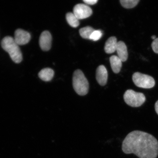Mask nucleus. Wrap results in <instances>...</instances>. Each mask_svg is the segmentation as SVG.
<instances>
[{
  "label": "nucleus",
  "instance_id": "9d476101",
  "mask_svg": "<svg viewBox=\"0 0 158 158\" xmlns=\"http://www.w3.org/2000/svg\"><path fill=\"white\" fill-rule=\"evenodd\" d=\"M116 51L118 56L121 59L122 62H124L127 60L128 56L127 47L123 41L118 42Z\"/></svg>",
  "mask_w": 158,
  "mask_h": 158
},
{
  "label": "nucleus",
  "instance_id": "0eeeda50",
  "mask_svg": "<svg viewBox=\"0 0 158 158\" xmlns=\"http://www.w3.org/2000/svg\"><path fill=\"white\" fill-rule=\"evenodd\" d=\"M52 37L49 31H45L41 33L39 38V45L42 50H50L52 44Z\"/></svg>",
  "mask_w": 158,
  "mask_h": 158
},
{
  "label": "nucleus",
  "instance_id": "f03ea898",
  "mask_svg": "<svg viewBox=\"0 0 158 158\" xmlns=\"http://www.w3.org/2000/svg\"><path fill=\"white\" fill-rule=\"evenodd\" d=\"M1 46L4 50L8 53L13 62L19 64L22 61L23 55L20 49L12 37H5L2 41Z\"/></svg>",
  "mask_w": 158,
  "mask_h": 158
},
{
  "label": "nucleus",
  "instance_id": "dca6fc26",
  "mask_svg": "<svg viewBox=\"0 0 158 158\" xmlns=\"http://www.w3.org/2000/svg\"><path fill=\"white\" fill-rule=\"evenodd\" d=\"M139 2V0H121L120 2L124 8L131 9L137 6Z\"/></svg>",
  "mask_w": 158,
  "mask_h": 158
},
{
  "label": "nucleus",
  "instance_id": "f8f14e48",
  "mask_svg": "<svg viewBox=\"0 0 158 158\" xmlns=\"http://www.w3.org/2000/svg\"><path fill=\"white\" fill-rule=\"evenodd\" d=\"M110 66L113 72L117 74L119 73L122 67V61L119 57L116 55H113L110 58Z\"/></svg>",
  "mask_w": 158,
  "mask_h": 158
},
{
  "label": "nucleus",
  "instance_id": "2eb2a0df",
  "mask_svg": "<svg viewBox=\"0 0 158 158\" xmlns=\"http://www.w3.org/2000/svg\"><path fill=\"white\" fill-rule=\"evenodd\" d=\"M95 30L93 27L87 26L81 28L79 31V33L82 38L90 39L91 35Z\"/></svg>",
  "mask_w": 158,
  "mask_h": 158
},
{
  "label": "nucleus",
  "instance_id": "423d86ee",
  "mask_svg": "<svg viewBox=\"0 0 158 158\" xmlns=\"http://www.w3.org/2000/svg\"><path fill=\"white\" fill-rule=\"evenodd\" d=\"M73 14L79 20L82 19L90 16L92 14V10L87 5L78 4L74 7Z\"/></svg>",
  "mask_w": 158,
  "mask_h": 158
},
{
  "label": "nucleus",
  "instance_id": "1a4fd4ad",
  "mask_svg": "<svg viewBox=\"0 0 158 158\" xmlns=\"http://www.w3.org/2000/svg\"><path fill=\"white\" fill-rule=\"evenodd\" d=\"M108 72L103 65H100L96 70V79L101 86H104L106 84L108 80Z\"/></svg>",
  "mask_w": 158,
  "mask_h": 158
},
{
  "label": "nucleus",
  "instance_id": "9b49d317",
  "mask_svg": "<svg viewBox=\"0 0 158 158\" xmlns=\"http://www.w3.org/2000/svg\"><path fill=\"white\" fill-rule=\"evenodd\" d=\"M118 43L117 39L115 37H110L106 41L105 45L104 50L106 52L110 54L115 52L117 48Z\"/></svg>",
  "mask_w": 158,
  "mask_h": 158
},
{
  "label": "nucleus",
  "instance_id": "412c9836",
  "mask_svg": "<svg viewBox=\"0 0 158 158\" xmlns=\"http://www.w3.org/2000/svg\"><path fill=\"white\" fill-rule=\"evenodd\" d=\"M152 39H153L154 40H155L156 39V38L155 35H153V36H152Z\"/></svg>",
  "mask_w": 158,
  "mask_h": 158
},
{
  "label": "nucleus",
  "instance_id": "aec40b11",
  "mask_svg": "<svg viewBox=\"0 0 158 158\" xmlns=\"http://www.w3.org/2000/svg\"><path fill=\"white\" fill-rule=\"evenodd\" d=\"M155 110L156 112L158 115V100L156 102L155 104Z\"/></svg>",
  "mask_w": 158,
  "mask_h": 158
},
{
  "label": "nucleus",
  "instance_id": "20e7f679",
  "mask_svg": "<svg viewBox=\"0 0 158 158\" xmlns=\"http://www.w3.org/2000/svg\"><path fill=\"white\" fill-rule=\"evenodd\" d=\"M124 102L128 105L133 107L141 106L145 102V95L140 92H137L132 89L126 90L123 96Z\"/></svg>",
  "mask_w": 158,
  "mask_h": 158
},
{
  "label": "nucleus",
  "instance_id": "6e6552de",
  "mask_svg": "<svg viewBox=\"0 0 158 158\" xmlns=\"http://www.w3.org/2000/svg\"><path fill=\"white\" fill-rule=\"evenodd\" d=\"M14 39L19 45H24L29 42L31 39V35L27 31L19 29L15 31Z\"/></svg>",
  "mask_w": 158,
  "mask_h": 158
},
{
  "label": "nucleus",
  "instance_id": "7ed1b4c3",
  "mask_svg": "<svg viewBox=\"0 0 158 158\" xmlns=\"http://www.w3.org/2000/svg\"><path fill=\"white\" fill-rule=\"evenodd\" d=\"M73 86L75 92L79 95L84 96L88 93V81L83 73L79 69L75 71L73 75Z\"/></svg>",
  "mask_w": 158,
  "mask_h": 158
},
{
  "label": "nucleus",
  "instance_id": "a211bd4d",
  "mask_svg": "<svg viewBox=\"0 0 158 158\" xmlns=\"http://www.w3.org/2000/svg\"><path fill=\"white\" fill-rule=\"evenodd\" d=\"M152 47L154 52L158 54V38L154 40L152 43Z\"/></svg>",
  "mask_w": 158,
  "mask_h": 158
},
{
  "label": "nucleus",
  "instance_id": "4468645a",
  "mask_svg": "<svg viewBox=\"0 0 158 158\" xmlns=\"http://www.w3.org/2000/svg\"><path fill=\"white\" fill-rule=\"evenodd\" d=\"M66 19L69 25L73 27H77L79 25V19L73 13H68L66 15Z\"/></svg>",
  "mask_w": 158,
  "mask_h": 158
},
{
  "label": "nucleus",
  "instance_id": "f257e3e1",
  "mask_svg": "<svg viewBox=\"0 0 158 158\" xmlns=\"http://www.w3.org/2000/svg\"><path fill=\"white\" fill-rule=\"evenodd\" d=\"M124 153L135 154L139 158H156L158 141L151 134L136 130L126 136L122 145Z\"/></svg>",
  "mask_w": 158,
  "mask_h": 158
},
{
  "label": "nucleus",
  "instance_id": "6ab92c4d",
  "mask_svg": "<svg viewBox=\"0 0 158 158\" xmlns=\"http://www.w3.org/2000/svg\"><path fill=\"white\" fill-rule=\"evenodd\" d=\"M83 1L87 4L94 5L97 3L98 1V0H84Z\"/></svg>",
  "mask_w": 158,
  "mask_h": 158
},
{
  "label": "nucleus",
  "instance_id": "39448f33",
  "mask_svg": "<svg viewBox=\"0 0 158 158\" xmlns=\"http://www.w3.org/2000/svg\"><path fill=\"white\" fill-rule=\"evenodd\" d=\"M132 79L134 84L139 88L151 89L155 86V80L149 75L136 72L133 74Z\"/></svg>",
  "mask_w": 158,
  "mask_h": 158
},
{
  "label": "nucleus",
  "instance_id": "ddd939ff",
  "mask_svg": "<svg viewBox=\"0 0 158 158\" xmlns=\"http://www.w3.org/2000/svg\"><path fill=\"white\" fill-rule=\"evenodd\" d=\"M38 75L41 80L44 81H49L54 77V72L52 69L50 68H44L40 71Z\"/></svg>",
  "mask_w": 158,
  "mask_h": 158
},
{
  "label": "nucleus",
  "instance_id": "f3484780",
  "mask_svg": "<svg viewBox=\"0 0 158 158\" xmlns=\"http://www.w3.org/2000/svg\"><path fill=\"white\" fill-rule=\"evenodd\" d=\"M102 31L100 30H95L90 37V40L96 41L99 40L102 36Z\"/></svg>",
  "mask_w": 158,
  "mask_h": 158
}]
</instances>
